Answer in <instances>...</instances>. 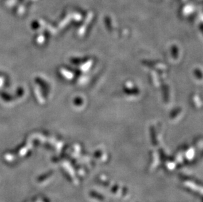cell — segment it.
I'll return each mask as SVG.
<instances>
[]
</instances>
